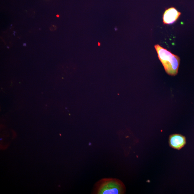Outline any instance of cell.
Masks as SVG:
<instances>
[{"mask_svg":"<svg viewBox=\"0 0 194 194\" xmlns=\"http://www.w3.org/2000/svg\"><path fill=\"white\" fill-rule=\"evenodd\" d=\"M154 47L167 73L172 76L177 75L180 63L179 57L159 45L156 44Z\"/></svg>","mask_w":194,"mask_h":194,"instance_id":"1","label":"cell"},{"mask_svg":"<svg viewBox=\"0 0 194 194\" xmlns=\"http://www.w3.org/2000/svg\"><path fill=\"white\" fill-rule=\"evenodd\" d=\"M126 189L124 184L117 179L104 178L97 182L93 193L97 194H123Z\"/></svg>","mask_w":194,"mask_h":194,"instance_id":"2","label":"cell"},{"mask_svg":"<svg viewBox=\"0 0 194 194\" xmlns=\"http://www.w3.org/2000/svg\"><path fill=\"white\" fill-rule=\"evenodd\" d=\"M181 13L176 8L171 7L167 9L163 15V22L166 25H171L175 23L180 16Z\"/></svg>","mask_w":194,"mask_h":194,"instance_id":"3","label":"cell"},{"mask_svg":"<svg viewBox=\"0 0 194 194\" xmlns=\"http://www.w3.org/2000/svg\"><path fill=\"white\" fill-rule=\"evenodd\" d=\"M186 144V138L182 134H174L169 137V144L172 148L179 150Z\"/></svg>","mask_w":194,"mask_h":194,"instance_id":"4","label":"cell"},{"mask_svg":"<svg viewBox=\"0 0 194 194\" xmlns=\"http://www.w3.org/2000/svg\"><path fill=\"white\" fill-rule=\"evenodd\" d=\"M57 17H59V15H57Z\"/></svg>","mask_w":194,"mask_h":194,"instance_id":"5","label":"cell"}]
</instances>
